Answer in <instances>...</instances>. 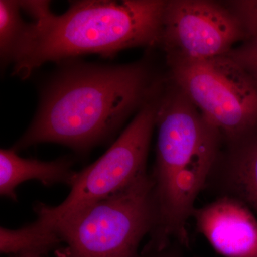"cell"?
I'll use <instances>...</instances> for the list:
<instances>
[{
    "instance_id": "cell-6",
    "label": "cell",
    "mask_w": 257,
    "mask_h": 257,
    "mask_svg": "<svg viewBox=\"0 0 257 257\" xmlns=\"http://www.w3.org/2000/svg\"><path fill=\"white\" fill-rule=\"evenodd\" d=\"M157 92L138 111L117 140L92 165L76 173L71 191L55 207L36 204L37 217L53 226L67 214L110 197L147 175V161L155 127Z\"/></svg>"
},
{
    "instance_id": "cell-14",
    "label": "cell",
    "mask_w": 257,
    "mask_h": 257,
    "mask_svg": "<svg viewBox=\"0 0 257 257\" xmlns=\"http://www.w3.org/2000/svg\"><path fill=\"white\" fill-rule=\"evenodd\" d=\"M229 8L242 24L246 33V39L257 34V1H236L231 3Z\"/></svg>"
},
{
    "instance_id": "cell-7",
    "label": "cell",
    "mask_w": 257,
    "mask_h": 257,
    "mask_svg": "<svg viewBox=\"0 0 257 257\" xmlns=\"http://www.w3.org/2000/svg\"><path fill=\"white\" fill-rule=\"evenodd\" d=\"M242 24L231 10L203 0L167 1L160 45L169 65L224 55L245 40Z\"/></svg>"
},
{
    "instance_id": "cell-15",
    "label": "cell",
    "mask_w": 257,
    "mask_h": 257,
    "mask_svg": "<svg viewBox=\"0 0 257 257\" xmlns=\"http://www.w3.org/2000/svg\"><path fill=\"white\" fill-rule=\"evenodd\" d=\"M22 10L32 15L35 20L51 13L50 3L48 1H20Z\"/></svg>"
},
{
    "instance_id": "cell-4",
    "label": "cell",
    "mask_w": 257,
    "mask_h": 257,
    "mask_svg": "<svg viewBox=\"0 0 257 257\" xmlns=\"http://www.w3.org/2000/svg\"><path fill=\"white\" fill-rule=\"evenodd\" d=\"M156 219L154 182L145 175L110 197L61 218L54 228L65 246L59 257H138Z\"/></svg>"
},
{
    "instance_id": "cell-11",
    "label": "cell",
    "mask_w": 257,
    "mask_h": 257,
    "mask_svg": "<svg viewBox=\"0 0 257 257\" xmlns=\"http://www.w3.org/2000/svg\"><path fill=\"white\" fill-rule=\"evenodd\" d=\"M62 243L54 226L38 217L20 229L0 228V251L3 254L45 256Z\"/></svg>"
},
{
    "instance_id": "cell-16",
    "label": "cell",
    "mask_w": 257,
    "mask_h": 257,
    "mask_svg": "<svg viewBox=\"0 0 257 257\" xmlns=\"http://www.w3.org/2000/svg\"><path fill=\"white\" fill-rule=\"evenodd\" d=\"M138 257H185L179 248L175 245H170L168 247L160 251H143Z\"/></svg>"
},
{
    "instance_id": "cell-12",
    "label": "cell",
    "mask_w": 257,
    "mask_h": 257,
    "mask_svg": "<svg viewBox=\"0 0 257 257\" xmlns=\"http://www.w3.org/2000/svg\"><path fill=\"white\" fill-rule=\"evenodd\" d=\"M20 1H0V55L3 62H11L15 48L27 23L22 18Z\"/></svg>"
},
{
    "instance_id": "cell-8",
    "label": "cell",
    "mask_w": 257,
    "mask_h": 257,
    "mask_svg": "<svg viewBox=\"0 0 257 257\" xmlns=\"http://www.w3.org/2000/svg\"><path fill=\"white\" fill-rule=\"evenodd\" d=\"M192 217L198 231L221 256L257 257V220L239 199L224 194L196 208Z\"/></svg>"
},
{
    "instance_id": "cell-10",
    "label": "cell",
    "mask_w": 257,
    "mask_h": 257,
    "mask_svg": "<svg viewBox=\"0 0 257 257\" xmlns=\"http://www.w3.org/2000/svg\"><path fill=\"white\" fill-rule=\"evenodd\" d=\"M220 170L224 195L239 199L257 212V130L229 145Z\"/></svg>"
},
{
    "instance_id": "cell-3",
    "label": "cell",
    "mask_w": 257,
    "mask_h": 257,
    "mask_svg": "<svg viewBox=\"0 0 257 257\" xmlns=\"http://www.w3.org/2000/svg\"><path fill=\"white\" fill-rule=\"evenodd\" d=\"M167 1L72 2L64 14L51 12L27 24L13 55L22 79L47 62L96 54L111 57L133 47L159 45Z\"/></svg>"
},
{
    "instance_id": "cell-9",
    "label": "cell",
    "mask_w": 257,
    "mask_h": 257,
    "mask_svg": "<svg viewBox=\"0 0 257 257\" xmlns=\"http://www.w3.org/2000/svg\"><path fill=\"white\" fill-rule=\"evenodd\" d=\"M72 158L63 157L52 162L19 156L13 149L0 151V194L17 200L16 189L20 184L37 180L46 187L65 184L70 187L77 172L72 170Z\"/></svg>"
},
{
    "instance_id": "cell-5",
    "label": "cell",
    "mask_w": 257,
    "mask_h": 257,
    "mask_svg": "<svg viewBox=\"0 0 257 257\" xmlns=\"http://www.w3.org/2000/svg\"><path fill=\"white\" fill-rule=\"evenodd\" d=\"M174 84L229 145L257 130V82L226 55L170 65Z\"/></svg>"
},
{
    "instance_id": "cell-13",
    "label": "cell",
    "mask_w": 257,
    "mask_h": 257,
    "mask_svg": "<svg viewBox=\"0 0 257 257\" xmlns=\"http://www.w3.org/2000/svg\"><path fill=\"white\" fill-rule=\"evenodd\" d=\"M227 55L257 82V34L246 39L239 47L233 48Z\"/></svg>"
},
{
    "instance_id": "cell-17",
    "label": "cell",
    "mask_w": 257,
    "mask_h": 257,
    "mask_svg": "<svg viewBox=\"0 0 257 257\" xmlns=\"http://www.w3.org/2000/svg\"><path fill=\"white\" fill-rule=\"evenodd\" d=\"M10 257H45V256H40V255L23 254V255H14V256H10Z\"/></svg>"
},
{
    "instance_id": "cell-1",
    "label": "cell",
    "mask_w": 257,
    "mask_h": 257,
    "mask_svg": "<svg viewBox=\"0 0 257 257\" xmlns=\"http://www.w3.org/2000/svg\"><path fill=\"white\" fill-rule=\"evenodd\" d=\"M160 83L143 62L67 65L45 88L35 119L12 149L50 143L86 153L114 135Z\"/></svg>"
},
{
    "instance_id": "cell-2",
    "label": "cell",
    "mask_w": 257,
    "mask_h": 257,
    "mask_svg": "<svg viewBox=\"0 0 257 257\" xmlns=\"http://www.w3.org/2000/svg\"><path fill=\"white\" fill-rule=\"evenodd\" d=\"M175 85V84H174ZM156 160L153 173L156 219L144 250L175 241L187 247V222L198 196L219 162L221 139L177 86L157 94Z\"/></svg>"
}]
</instances>
